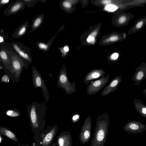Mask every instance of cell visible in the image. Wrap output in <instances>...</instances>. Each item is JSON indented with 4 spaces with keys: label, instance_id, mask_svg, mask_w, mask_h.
<instances>
[{
    "label": "cell",
    "instance_id": "obj_1",
    "mask_svg": "<svg viewBox=\"0 0 146 146\" xmlns=\"http://www.w3.org/2000/svg\"><path fill=\"white\" fill-rule=\"evenodd\" d=\"M28 115L34 135L35 146H37L44 129L47 108L46 102L38 103L33 102L29 105L27 104Z\"/></svg>",
    "mask_w": 146,
    "mask_h": 146
},
{
    "label": "cell",
    "instance_id": "obj_2",
    "mask_svg": "<svg viewBox=\"0 0 146 146\" xmlns=\"http://www.w3.org/2000/svg\"><path fill=\"white\" fill-rule=\"evenodd\" d=\"M108 114L105 112L97 117L90 146H105L110 122Z\"/></svg>",
    "mask_w": 146,
    "mask_h": 146
},
{
    "label": "cell",
    "instance_id": "obj_3",
    "mask_svg": "<svg viewBox=\"0 0 146 146\" xmlns=\"http://www.w3.org/2000/svg\"><path fill=\"white\" fill-rule=\"evenodd\" d=\"M29 64L13 52L11 57V70L7 75L13 83L19 81L23 68L27 69Z\"/></svg>",
    "mask_w": 146,
    "mask_h": 146
},
{
    "label": "cell",
    "instance_id": "obj_4",
    "mask_svg": "<svg viewBox=\"0 0 146 146\" xmlns=\"http://www.w3.org/2000/svg\"><path fill=\"white\" fill-rule=\"evenodd\" d=\"M57 86L58 88H61L65 91L66 95L76 93V83L74 80L72 83L70 82L67 74V70L64 64L60 70L58 76Z\"/></svg>",
    "mask_w": 146,
    "mask_h": 146
},
{
    "label": "cell",
    "instance_id": "obj_5",
    "mask_svg": "<svg viewBox=\"0 0 146 146\" xmlns=\"http://www.w3.org/2000/svg\"><path fill=\"white\" fill-rule=\"evenodd\" d=\"M13 52L11 44L0 48V68L7 75L11 70V57Z\"/></svg>",
    "mask_w": 146,
    "mask_h": 146
},
{
    "label": "cell",
    "instance_id": "obj_6",
    "mask_svg": "<svg viewBox=\"0 0 146 146\" xmlns=\"http://www.w3.org/2000/svg\"><path fill=\"white\" fill-rule=\"evenodd\" d=\"M58 131L57 124L51 126L48 125L44 130L37 146H50Z\"/></svg>",
    "mask_w": 146,
    "mask_h": 146
},
{
    "label": "cell",
    "instance_id": "obj_7",
    "mask_svg": "<svg viewBox=\"0 0 146 146\" xmlns=\"http://www.w3.org/2000/svg\"><path fill=\"white\" fill-rule=\"evenodd\" d=\"M32 80L34 87L35 89L41 88L45 100L47 102L49 101V94L44 81L40 74L34 66L32 68Z\"/></svg>",
    "mask_w": 146,
    "mask_h": 146
},
{
    "label": "cell",
    "instance_id": "obj_8",
    "mask_svg": "<svg viewBox=\"0 0 146 146\" xmlns=\"http://www.w3.org/2000/svg\"><path fill=\"white\" fill-rule=\"evenodd\" d=\"M110 76L107 74L90 83L87 86V94L92 95L98 92L109 82Z\"/></svg>",
    "mask_w": 146,
    "mask_h": 146
},
{
    "label": "cell",
    "instance_id": "obj_9",
    "mask_svg": "<svg viewBox=\"0 0 146 146\" xmlns=\"http://www.w3.org/2000/svg\"><path fill=\"white\" fill-rule=\"evenodd\" d=\"M13 52L21 57L27 64L32 62L31 57L28 48L21 43L18 42H12L11 43Z\"/></svg>",
    "mask_w": 146,
    "mask_h": 146
},
{
    "label": "cell",
    "instance_id": "obj_10",
    "mask_svg": "<svg viewBox=\"0 0 146 146\" xmlns=\"http://www.w3.org/2000/svg\"><path fill=\"white\" fill-rule=\"evenodd\" d=\"M91 118L88 115L84 120L79 134V138L81 144H85L89 140L91 135Z\"/></svg>",
    "mask_w": 146,
    "mask_h": 146
},
{
    "label": "cell",
    "instance_id": "obj_11",
    "mask_svg": "<svg viewBox=\"0 0 146 146\" xmlns=\"http://www.w3.org/2000/svg\"><path fill=\"white\" fill-rule=\"evenodd\" d=\"M123 129L130 134H140L146 130V125L140 122L131 121L126 123L123 127Z\"/></svg>",
    "mask_w": 146,
    "mask_h": 146
},
{
    "label": "cell",
    "instance_id": "obj_12",
    "mask_svg": "<svg viewBox=\"0 0 146 146\" xmlns=\"http://www.w3.org/2000/svg\"><path fill=\"white\" fill-rule=\"evenodd\" d=\"M25 4L21 0H16L11 3L4 11V15L9 16L15 14L24 9Z\"/></svg>",
    "mask_w": 146,
    "mask_h": 146
},
{
    "label": "cell",
    "instance_id": "obj_13",
    "mask_svg": "<svg viewBox=\"0 0 146 146\" xmlns=\"http://www.w3.org/2000/svg\"><path fill=\"white\" fill-rule=\"evenodd\" d=\"M106 72L101 69H96L91 70L85 76L83 82L86 85L104 76Z\"/></svg>",
    "mask_w": 146,
    "mask_h": 146
},
{
    "label": "cell",
    "instance_id": "obj_14",
    "mask_svg": "<svg viewBox=\"0 0 146 146\" xmlns=\"http://www.w3.org/2000/svg\"><path fill=\"white\" fill-rule=\"evenodd\" d=\"M121 76H116L104 88L101 93V95L105 97L118 89L122 81Z\"/></svg>",
    "mask_w": 146,
    "mask_h": 146
},
{
    "label": "cell",
    "instance_id": "obj_15",
    "mask_svg": "<svg viewBox=\"0 0 146 146\" xmlns=\"http://www.w3.org/2000/svg\"><path fill=\"white\" fill-rule=\"evenodd\" d=\"M136 72L132 76V80L135 86L139 85L146 77V66L142 64L135 68Z\"/></svg>",
    "mask_w": 146,
    "mask_h": 146
},
{
    "label": "cell",
    "instance_id": "obj_16",
    "mask_svg": "<svg viewBox=\"0 0 146 146\" xmlns=\"http://www.w3.org/2000/svg\"><path fill=\"white\" fill-rule=\"evenodd\" d=\"M59 146H72V139L70 132L68 130L61 131L57 140Z\"/></svg>",
    "mask_w": 146,
    "mask_h": 146
},
{
    "label": "cell",
    "instance_id": "obj_17",
    "mask_svg": "<svg viewBox=\"0 0 146 146\" xmlns=\"http://www.w3.org/2000/svg\"><path fill=\"white\" fill-rule=\"evenodd\" d=\"M27 23H24L19 25L12 35V37L14 39L19 38L24 35L26 32Z\"/></svg>",
    "mask_w": 146,
    "mask_h": 146
},
{
    "label": "cell",
    "instance_id": "obj_18",
    "mask_svg": "<svg viewBox=\"0 0 146 146\" xmlns=\"http://www.w3.org/2000/svg\"><path fill=\"white\" fill-rule=\"evenodd\" d=\"M133 104L135 109L143 117L146 118V107L139 99L134 98Z\"/></svg>",
    "mask_w": 146,
    "mask_h": 146
},
{
    "label": "cell",
    "instance_id": "obj_19",
    "mask_svg": "<svg viewBox=\"0 0 146 146\" xmlns=\"http://www.w3.org/2000/svg\"><path fill=\"white\" fill-rule=\"evenodd\" d=\"M4 31L1 29L0 30V48L7 47L10 45L5 42V40L8 39L7 36L4 34Z\"/></svg>",
    "mask_w": 146,
    "mask_h": 146
},
{
    "label": "cell",
    "instance_id": "obj_20",
    "mask_svg": "<svg viewBox=\"0 0 146 146\" xmlns=\"http://www.w3.org/2000/svg\"><path fill=\"white\" fill-rule=\"evenodd\" d=\"M5 113L7 115L12 117H17L21 114V112L17 109H10L6 110Z\"/></svg>",
    "mask_w": 146,
    "mask_h": 146
},
{
    "label": "cell",
    "instance_id": "obj_21",
    "mask_svg": "<svg viewBox=\"0 0 146 146\" xmlns=\"http://www.w3.org/2000/svg\"><path fill=\"white\" fill-rule=\"evenodd\" d=\"M119 38L120 37L118 35H113L104 40L103 42L106 43L109 42H114L117 41Z\"/></svg>",
    "mask_w": 146,
    "mask_h": 146
},
{
    "label": "cell",
    "instance_id": "obj_22",
    "mask_svg": "<svg viewBox=\"0 0 146 146\" xmlns=\"http://www.w3.org/2000/svg\"><path fill=\"white\" fill-rule=\"evenodd\" d=\"M10 80V78L8 76L5 74L2 76L0 82L5 83H9Z\"/></svg>",
    "mask_w": 146,
    "mask_h": 146
},
{
    "label": "cell",
    "instance_id": "obj_23",
    "mask_svg": "<svg viewBox=\"0 0 146 146\" xmlns=\"http://www.w3.org/2000/svg\"><path fill=\"white\" fill-rule=\"evenodd\" d=\"M41 22V19L40 18H38L36 19L34 21L33 24V28H36L38 26Z\"/></svg>",
    "mask_w": 146,
    "mask_h": 146
},
{
    "label": "cell",
    "instance_id": "obj_24",
    "mask_svg": "<svg viewBox=\"0 0 146 146\" xmlns=\"http://www.w3.org/2000/svg\"><path fill=\"white\" fill-rule=\"evenodd\" d=\"M80 117V115L79 114L74 115L71 117V121L73 123H76L79 120Z\"/></svg>",
    "mask_w": 146,
    "mask_h": 146
},
{
    "label": "cell",
    "instance_id": "obj_25",
    "mask_svg": "<svg viewBox=\"0 0 146 146\" xmlns=\"http://www.w3.org/2000/svg\"><path fill=\"white\" fill-rule=\"evenodd\" d=\"M106 9L108 11H115L117 9L116 6L112 5H109L106 6Z\"/></svg>",
    "mask_w": 146,
    "mask_h": 146
},
{
    "label": "cell",
    "instance_id": "obj_26",
    "mask_svg": "<svg viewBox=\"0 0 146 146\" xmlns=\"http://www.w3.org/2000/svg\"><path fill=\"white\" fill-rule=\"evenodd\" d=\"M127 19V17L123 15L119 17L118 20V22L119 24H122L126 22Z\"/></svg>",
    "mask_w": 146,
    "mask_h": 146
},
{
    "label": "cell",
    "instance_id": "obj_27",
    "mask_svg": "<svg viewBox=\"0 0 146 146\" xmlns=\"http://www.w3.org/2000/svg\"><path fill=\"white\" fill-rule=\"evenodd\" d=\"M119 54L117 53H115L113 54L110 57V59L112 61H115L118 58Z\"/></svg>",
    "mask_w": 146,
    "mask_h": 146
},
{
    "label": "cell",
    "instance_id": "obj_28",
    "mask_svg": "<svg viewBox=\"0 0 146 146\" xmlns=\"http://www.w3.org/2000/svg\"><path fill=\"white\" fill-rule=\"evenodd\" d=\"M63 6L66 8L69 9L72 6L71 3L67 1H65L63 3Z\"/></svg>",
    "mask_w": 146,
    "mask_h": 146
},
{
    "label": "cell",
    "instance_id": "obj_29",
    "mask_svg": "<svg viewBox=\"0 0 146 146\" xmlns=\"http://www.w3.org/2000/svg\"><path fill=\"white\" fill-rule=\"evenodd\" d=\"M10 1V0H0V8L8 4Z\"/></svg>",
    "mask_w": 146,
    "mask_h": 146
},
{
    "label": "cell",
    "instance_id": "obj_30",
    "mask_svg": "<svg viewBox=\"0 0 146 146\" xmlns=\"http://www.w3.org/2000/svg\"><path fill=\"white\" fill-rule=\"evenodd\" d=\"M39 48L42 49L46 50L48 48V46L45 44L40 43L38 44Z\"/></svg>",
    "mask_w": 146,
    "mask_h": 146
},
{
    "label": "cell",
    "instance_id": "obj_31",
    "mask_svg": "<svg viewBox=\"0 0 146 146\" xmlns=\"http://www.w3.org/2000/svg\"><path fill=\"white\" fill-rule=\"evenodd\" d=\"M6 134L8 137L10 138H12L14 137V134L9 130L7 131L6 132Z\"/></svg>",
    "mask_w": 146,
    "mask_h": 146
},
{
    "label": "cell",
    "instance_id": "obj_32",
    "mask_svg": "<svg viewBox=\"0 0 146 146\" xmlns=\"http://www.w3.org/2000/svg\"><path fill=\"white\" fill-rule=\"evenodd\" d=\"M98 33V30H94L89 36L94 38L96 36Z\"/></svg>",
    "mask_w": 146,
    "mask_h": 146
},
{
    "label": "cell",
    "instance_id": "obj_33",
    "mask_svg": "<svg viewBox=\"0 0 146 146\" xmlns=\"http://www.w3.org/2000/svg\"><path fill=\"white\" fill-rule=\"evenodd\" d=\"M143 21H141L138 22L136 25V28L137 29L141 28L143 26Z\"/></svg>",
    "mask_w": 146,
    "mask_h": 146
},
{
    "label": "cell",
    "instance_id": "obj_34",
    "mask_svg": "<svg viewBox=\"0 0 146 146\" xmlns=\"http://www.w3.org/2000/svg\"><path fill=\"white\" fill-rule=\"evenodd\" d=\"M111 1L110 0H105L102 1L101 3L103 4H107L110 3Z\"/></svg>",
    "mask_w": 146,
    "mask_h": 146
},
{
    "label": "cell",
    "instance_id": "obj_35",
    "mask_svg": "<svg viewBox=\"0 0 146 146\" xmlns=\"http://www.w3.org/2000/svg\"><path fill=\"white\" fill-rule=\"evenodd\" d=\"M50 146H59V145L57 141H56V143L54 142V141L53 142Z\"/></svg>",
    "mask_w": 146,
    "mask_h": 146
},
{
    "label": "cell",
    "instance_id": "obj_36",
    "mask_svg": "<svg viewBox=\"0 0 146 146\" xmlns=\"http://www.w3.org/2000/svg\"><path fill=\"white\" fill-rule=\"evenodd\" d=\"M64 51L66 52H68V51L69 50V48L67 46H65L64 48Z\"/></svg>",
    "mask_w": 146,
    "mask_h": 146
},
{
    "label": "cell",
    "instance_id": "obj_37",
    "mask_svg": "<svg viewBox=\"0 0 146 146\" xmlns=\"http://www.w3.org/2000/svg\"><path fill=\"white\" fill-rule=\"evenodd\" d=\"M143 92L144 93L145 96L146 97V88H144L143 91Z\"/></svg>",
    "mask_w": 146,
    "mask_h": 146
},
{
    "label": "cell",
    "instance_id": "obj_38",
    "mask_svg": "<svg viewBox=\"0 0 146 146\" xmlns=\"http://www.w3.org/2000/svg\"><path fill=\"white\" fill-rule=\"evenodd\" d=\"M126 34H123V37H124V38H125L126 37Z\"/></svg>",
    "mask_w": 146,
    "mask_h": 146
}]
</instances>
